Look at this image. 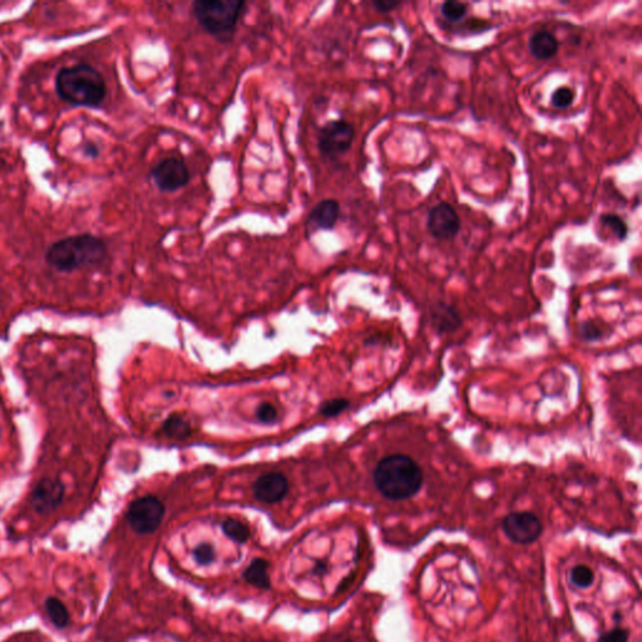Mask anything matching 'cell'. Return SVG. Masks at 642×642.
<instances>
[{"label": "cell", "mask_w": 642, "mask_h": 642, "mask_svg": "<svg viewBox=\"0 0 642 642\" xmlns=\"http://www.w3.org/2000/svg\"><path fill=\"white\" fill-rule=\"evenodd\" d=\"M374 484L380 495L391 501H404L422 490L421 465L407 454H392L381 459L373 473Z\"/></svg>", "instance_id": "1"}, {"label": "cell", "mask_w": 642, "mask_h": 642, "mask_svg": "<svg viewBox=\"0 0 642 642\" xmlns=\"http://www.w3.org/2000/svg\"><path fill=\"white\" fill-rule=\"evenodd\" d=\"M54 86L58 97L74 107L97 108L107 96L103 75L87 63L61 68Z\"/></svg>", "instance_id": "2"}, {"label": "cell", "mask_w": 642, "mask_h": 642, "mask_svg": "<svg viewBox=\"0 0 642 642\" xmlns=\"http://www.w3.org/2000/svg\"><path fill=\"white\" fill-rule=\"evenodd\" d=\"M107 255L103 240L92 233H80L52 244L45 252V263L58 272H73L103 263Z\"/></svg>", "instance_id": "3"}, {"label": "cell", "mask_w": 642, "mask_h": 642, "mask_svg": "<svg viewBox=\"0 0 642 642\" xmlns=\"http://www.w3.org/2000/svg\"><path fill=\"white\" fill-rule=\"evenodd\" d=\"M245 6L244 0H196L192 3V13L203 31L220 42H228Z\"/></svg>", "instance_id": "4"}, {"label": "cell", "mask_w": 642, "mask_h": 642, "mask_svg": "<svg viewBox=\"0 0 642 642\" xmlns=\"http://www.w3.org/2000/svg\"><path fill=\"white\" fill-rule=\"evenodd\" d=\"M355 138V129L345 119H333L320 129L318 147L325 159H337L348 152Z\"/></svg>", "instance_id": "5"}, {"label": "cell", "mask_w": 642, "mask_h": 642, "mask_svg": "<svg viewBox=\"0 0 642 642\" xmlns=\"http://www.w3.org/2000/svg\"><path fill=\"white\" fill-rule=\"evenodd\" d=\"M165 516V506L154 495H145L129 504L127 520L137 534H149L159 528Z\"/></svg>", "instance_id": "6"}, {"label": "cell", "mask_w": 642, "mask_h": 642, "mask_svg": "<svg viewBox=\"0 0 642 642\" xmlns=\"http://www.w3.org/2000/svg\"><path fill=\"white\" fill-rule=\"evenodd\" d=\"M502 531L511 542L531 544L543 532L539 517L531 512H511L502 520Z\"/></svg>", "instance_id": "7"}, {"label": "cell", "mask_w": 642, "mask_h": 642, "mask_svg": "<svg viewBox=\"0 0 642 642\" xmlns=\"http://www.w3.org/2000/svg\"><path fill=\"white\" fill-rule=\"evenodd\" d=\"M151 177L159 191L176 192L189 184L191 173L182 159L168 157L153 167Z\"/></svg>", "instance_id": "8"}, {"label": "cell", "mask_w": 642, "mask_h": 642, "mask_svg": "<svg viewBox=\"0 0 642 642\" xmlns=\"http://www.w3.org/2000/svg\"><path fill=\"white\" fill-rule=\"evenodd\" d=\"M427 227L429 233L435 239L453 240L460 231V219L457 211L449 203L441 202L430 208Z\"/></svg>", "instance_id": "9"}, {"label": "cell", "mask_w": 642, "mask_h": 642, "mask_svg": "<svg viewBox=\"0 0 642 642\" xmlns=\"http://www.w3.org/2000/svg\"><path fill=\"white\" fill-rule=\"evenodd\" d=\"M66 487L59 479L44 478L31 493V506L39 514H48L61 506Z\"/></svg>", "instance_id": "10"}, {"label": "cell", "mask_w": 642, "mask_h": 642, "mask_svg": "<svg viewBox=\"0 0 642 642\" xmlns=\"http://www.w3.org/2000/svg\"><path fill=\"white\" fill-rule=\"evenodd\" d=\"M288 490V479L282 473L276 472H270L260 476L252 486L254 497L257 501L269 504L282 501Z\"/></svg>", "instance_id": "11"}, {"label": "cell", "mask_w": 642, "mask_h": 642, "mask_svg": "<svg viewBox=\"0 0 642 642\" xmlns=\"http://www.w3.org/2000/svg\"><path fill=\"white\" fill-rule=\"evenodd\" d=\"M340 217V203L334 198L319 202L306 220V230L310 235L316 231H330L337 226Z\"/></svg>", "instance_id": "12"}, {"label": "cell", "mask_w": 642, "mask_h": 642, "mask_svg": "<svg viewBox=\"0 0 642 642\" xmlns=\"http://www.w3.org/2000/svg\"><path fill=\"white\" fill-rule=\"evenodd\" d=\"M528 48L536 59L546 61L557 54L560 44L557 38L550 31H536L530 39Z\"/></svg>", "instance_id": "13"}, {"label": "cell", "mask_w": 642, "mask_h": 642, "mask_svg": "<svg viewBox=\"0 0 642 642\" xmlns=\"http://www.w3.org/2000/svg\"><path fill=\"white\" fill-rule=\"evenodd\" d=\"M269 562L263 558H257L250 563L244 572V580L252 586L261 590L270 588Z\"/></svg>", "instance_id": "14"}, {"label": "cell", "mask_w": 642, "mask_h": 642, "mask_svg": "<svg viewBox=\"0 0 642 642\" xmlns=\"http://www.w3.org/2000/svg\"><path fill=\"white\" fill-rule=\"evenodd\" d=\"M433 320L435 328L441 333L455 330L460 325L458 314L454 312L451 306H438L437 312H433Z\"/></svg>", "instance_id": "15"}, {"label": "cell", "mask_w": 642, "mask_h": 642, "mask_svg": "<svg viewBox=\"0 0 642 642\" xmlns=\"http://www.w3.org/2000/svg\"><path fill=\"white\" fill-rule=\"evenodd\" d=\"M45 611L50 616L52 624L58 629H64L69 624V612L67 607L57 597H48L44 602Z\"/></svg>", "instance_id": "16"}, {"label": "cell", "mask_w": 642, "mask_h": 642, "mask_svg": "<svg viewBox=\"0 0 642 642\" xmlns=\"http://www.w3.org/2000/svg\"><path fill=\"white\" fill-rule=\"evenodd\" d=\"M221 528L227 537L238 543H246L251 537L250 528L244 522L233 518H227L222 522Z\"/></svg>", "instance_id": "17"}, {"label": "cell", "mask_w": 642, "mask_h": 642, "mask_svg": "<svg viewBox=\"0 0 642 642\" xmlns=\"http://www.w3.org/2000/svg\"><path fill=\"white\" fill-rule=\"evenodd\" d=\"M163 432L170 438L184 439L191 435L192 430H191L190 423L184 419L182 416H171L163 424Z\"/></svg>", "instance_id": "18"}, {"label": "cell", "mask_w": 642, "mask_h": 642, "mask_svg": "<svg viewBox=\"0 0 642 642\" xmlns=\"http://www.w3.org/2000/svg\"><path fill=\"white\" fill-rule=\"evenodd\" d=\"M569 581L580 590H588L594 582V572L586 564H577L569 572Z\"/></svg>", "instance_id": "19"}, {"label": "cell", "mask_w": 642, "mask_h": 642, "mask_svg": "<svg viewBox=\"0 0 642 642\" xmlns=\"http://www.w3.org/2000/svg\"><path fill=\"white\" fill-rule=\"evenodd\" d=\"M599 224L610 228L618 241H625L629 235V226L620 216L615 214H604L599 216Z\"/></svg>", "instance_id": "20"}, {"label": "cell", "mask_w": 642, "mask_h": 642, "mask_svg": "<svg viewBox=\"0 0 642 642\" xmlns=\"http://www.w3.org/2000/svg\"><path fill=\"white\" fill-rule=\"evenodd\" d=\"M442 15L451 23H458L459 20L465 18L468 13V6L460 1H444L441 6Z\"/></svg>", "instance_id": "21"}, {"label": "cell", "mask_w": 642, "mask_h": 642, "mask_svg": "<svg viewBox=\"0 0 642 642\" xmlns=\"http://www.w3.org/2000/svg\"><path fill=\"white\" fill-rule=\"evenodd\" d=\"M576 93L569 87H558L550 97V103L557 110H566L575 101Z\"/></svg>", "instance_id": "22"}, {"label": "cell", "mask_w": 642, "mask_h": 642, "mask_svg": "<svg viewBox=\"0 0 642 642\" xmlns=\"http://www.w3.org/2000/svg\"><path fill=\"white\" fill-rule=\"evenodd\" d=\"M349 405H350V403L345 399H334V400H330L328 403L323 404L320 413L324 416H328V418H333V416L342 414L344 410L348 409Z\"/></svg>", "instance_id": "23"}, {"label": "cell", "mask_w": 642, "mask_h": 642, "mask_svg": "<svg viewBox=\"0 0 642 642\" xmlns=\"http://www.w3.org/2000/svg\"><path fill=\"white\" fill-rule=\"evenodd\" d=\"M630 630L625 627H615L599 635L597 642H629Z\"/></svg>", "instance_id": "24"}, {"label": "cell", "mask_w": 642, "mask_h": 642, "mask_svg": "<svg viewBox=\"0 0 642 642\" xmlns=\"http://www.w3.org/2000/svg\"><path fill=\"white\" fill-rule=\"evenodd\" d=\"M194 557H195V561L198 564L207 566L210 563H212L214 560V548H212V546H210L207 543L200 544L194 550Z\"/></svg>", "instance_id": "25"}, {"label": "cell", "mask_w": 642, "mask_h": 642, "mask_svg": "<svg viewBox=\"0 0 642 642\" xmlns=\"http://www.w3.org/2000/svg\"><path fill=\"white\" fill-rule=\"evenodd\" d=\"M257 419L263 424H272L276 422L277 418V410L274 405L269 403H263L257 408Z\"/></svg>", "instance_id": "26"}, {"label": "cell", "mask_w": 642, "mask_h": 642, "mask_svg": "<svg viewBox=\"0 0 642 642\" xmlns=\"http://www.w3.org/2000/svg\"><path fill=\"white\" fill-rule=\"evenodd\" d=\"M402 3L397 0H374L372 6L375 8V10L380 13H389L394 10L397 6H400Z\"/></svg>", "instance_id": "27"}, {"label": "cell", "mask_w": 642, "mask_h": 642, "mask_svg": "<svg viewBox=\"0 0 642 642\" xmlns=\"http://www.w3.org/2000/svg\"><path fill=\"white\" fill-rule=\"evenodd\" d=\"M581 335L585 340L593 342V340L599 339L601 331L597 329V326H594V325L591 324V323H586V324L582 325Z\"/></svg>", "instance_id": "28"}, {"label": "cell", "mask_w": 642, "mask_h": 642, "mask_svg": "<svg viewBox=\"0 0 642 642\" xmlns=\"http://www.w3.org/2000/svg\"><path fill=\"white\" fill-rule=\"evenodd\" d=\"M86 153L88 156H91V157H97V156H99V148L96 147V146H93V145H88Z\"/></svg>", "instance_id": "29"}]
</instances>
